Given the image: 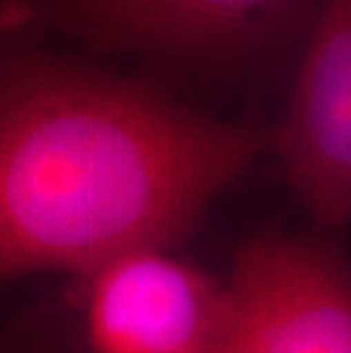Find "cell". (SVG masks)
<instances>
[{
    "instance_id": "cell-2",
    "label": "cell",
    "mask_w": 351,
    "mask_h": 353,
    "mask_svg": "<svg viewBox=\"0 0 351 353\" xmlns=\"http://www.w3.org/2000/svg\"><path fill=\"white\" fill-rule=\"evenodd\" d=\"M317 0H0V32H53L167 76L240 82L299 55Z\"/></svg>"
},
{
    "instance_id": "cell-4",
    "label": "cell",
    "mask_w": 351,
    "mask_h": 353,
    "mask_svg": "<svg viewBox=\"0 0 351 353\" xmlns=\"http://www.w3.org/2000/svg\"><path fill=\"white\" fill-rule=\"evenodd\" d=\"M228 353H351V269L315 239L258 237L228 278Z\"/></svg>"
},
{
    "instance_id": "cell-1",
    "label": "cell",
    "mask_w": 351,
    "mask_h": 353,
    "mask_svg": "<svg viewBox=\"0 0 351 353\" xmlns=\"http://www.w3.org/2000/svg\"><path fill=\"white\" fill-rule=\"evenodd\" d=\"M267 146L158 82L0 39V281L169 249Z\"/></svg>"
},
{
    "instance_id": "cell-5",
    "label": "cell",
    "mask_w": 351,
    "mask_h": 353,
    "mask_svg": "<svg viewBox=\"0 0 351 353\" xmlns=\"http://www.w3.org/2000/svg\"><path fill=\"white\" fill-rule=\"evenodd\" d=\"M294 64L270 146L312 216L342 226L351 219V0H317Z\"/></svg>"
},
{
    "instance_id": "cell-6",
    "label": "cell",
    "mask_w": 351,
    "mask_h": 353,
    "mask_svg": "<svg viewBox=\"0 0 351 353\" xmlns=\"http://www.w3.org/2000/svg\"><path fill=\"white\" fill-rule=\"evenodd\" d=\"M0 353H87L71 296L14 319L0 333Z\"/></svg>"
},
{
    "instance_id": "cell-3",
    "label": "cell",
    "mask_w": 351,
    "mask_h": 353,
    "mask_svg": "<svg viewBox=\"0 0 351 353\" xmlns=\"http://www.w3.org/2000/svg\"><path fill=\"white\" fill-rule=\"evenodd\" d=\"M76 281L71 301L87 353H228V281L169 249L121 253Z\"/></svg>"
}]
</instances>
